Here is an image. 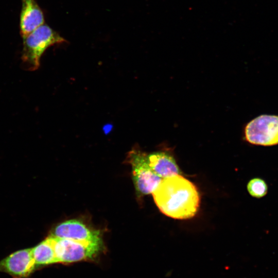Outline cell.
Returning <instances> with one entry per match:
<instances>
[{
    "mask_svg": "<svg viewBox=\"0 0 278 278\" xmlns=\"http://www.w3.org/2000/svg\"><path fill=\"white\" fill-rule=\"evenodd\" d=\"M152 194L160 211L170 218L189 219L198 211L200 203L198 190L181 175L162 179Z\"/></svg>",
    "mask_w": 278,
    "mask_h": 278,
    "instance_id": "6da1fadb",
    "label": "cell"
},
{
    "mask_svg": "<svg viewBox=\"0 0 278 278\" xmlns=\"http://www.w3.org/2000/svg\"><path fill=\"white\" fill-rule=\"evenodd\" d=\"M66 40L46 24H43L23 38L21 59L25 70L33 71L40 65V59L50 46Z\"/></svg>",
    "mask_w": 278,
    "mask_h": 278,
    "instance_id": "7a4b0ae2",
    "label": "cell"
},
{
    "mask_svg": "<svg viewBox=\"0 0 278 278\" xmlns=\"http://www.w3.org/2000/svg\"><path fill=\"white\" fill-rule=\"evenodd\" d=\"M127 160L132 166L133 180L137 193L140 195L152 194L162 179L150 168L147 153L134 148L129 152Z\"/></svg>",
    "mask_w": 278,
    "mask_h": 278,
    "instance_id": "3957f363",
    "label": "cell"
},
{
    "mask_svg": "<svg viewBox=\"0 0 278 278\" xmlns=\"http://www.w3.org/2000/svg\"><path fill=\"white\" fill-rule=\"evenodd\" d=\"M51 237L57 263H69L91 258L96 255L102 247V243Z\"/></svg>",
    "mask_w": 278,
    "mask_h": 278,
    "instance_id": "277c9868",
    "label": "cell"
},
{
    "mask_svg": "<svg viewBox=\"0 0 278 278\" xmlns=\"http://www.w3.org/2000/svg\"><path fill=\"white\" fill-rule=\"evenodd\" d=\"M245 138L250 144L270 146L278 144V115H261L247 124Z\"/></svg>",
    "mask_w": 278,
    "mask_h": 278,
    "instance_id": "5b68a950",
    "label": "cell"
},
{
    "mask_svg": "<svg viewBox=\"0 0 278 278\" xmlns=\"http://www.w3.org/2000/svg\"><path fill=\"white\" fill-rule=\"evenodd\" d=\"M49 236L80 241L102 243L100 231L92 230L77 219H71L57 224Z\"/></svg>",
    "mask_w": 278,
    "mask_h": 278,
    "instance_id": "8992f818",
    "label": "cell"
},
{
    "mask_svg": "<svg viewBox=\"0 0 278 278\" xmlns=\"http://www.w3.org/2000/svg\"><path fill=\"white\" fill-rule=\"evenodd\" d=\"M36 268L31 248L15 251L0 261V272L12 278H28Z\"/></svg>",
    "mask_w": 278,
    "mask_h": 278,
    "instance_id": "52a82bcc",
    "label": "cell"
},
{
    "mask_svg": "<svg viewBox=\"0 0 278 278\" xmlns=\"http://www.w3.org/2000/svg\"><path fill=\"white\" fill-rule=\"evenodd\" d=\"M44 15L35 0H22L20 27L22 38L44 24Z\"/></svg>",
    "mask_w": 278,
    "mask_h": 278,
    "instance_id": "ba28073f",
    "label": "cell"
},
{
    "mask_svg": "<svg viewBox=\"0 0 278 278\" xmlns=\"http://www.w3.org/2000/svg\"><path fill=\"white\" fill-rule=\"evenodd\" d=\"M147 159L151 170L162 179L181 173L175 159L168 153L155 152L147 154Z\"/></svg>",
    "mask_w": 278,
    "mask_h": 278,
    "instance_id": "9c48e42d",
    "label": "cell"
},
{
    "mask_svg": "<svg viewBox=\"0 0 278 278\" xmlns=\"http://www.w3.org/2000/svg\"><path fill=\"white\" fill-rule=\"evenodd\" d=\"M31 251L36 267L57 263L53 238L49 235Z\"/></svg>",
    "mask_w": 278,
    "mask_h": 278,
    "instance_id": "30bf717a",
    "label": "cell"
},
{
    "mask_svg": "<svg viewBox=\"0 0 278 278\" xmlns=\"http://www.w3.org/2000/svg\"><path fill=\"white\" fill-rule=\"evenodd\" d=\"M247 190L251 196L256 198H260L267 194L268 185L263 179L255 178L250 180L248 182Z\"/></svg>",
    "mask_w": 278,
    "mask_h": 278,
    "instance_id": "8fae6325",
    "label": "cell"
}]
</instances>
